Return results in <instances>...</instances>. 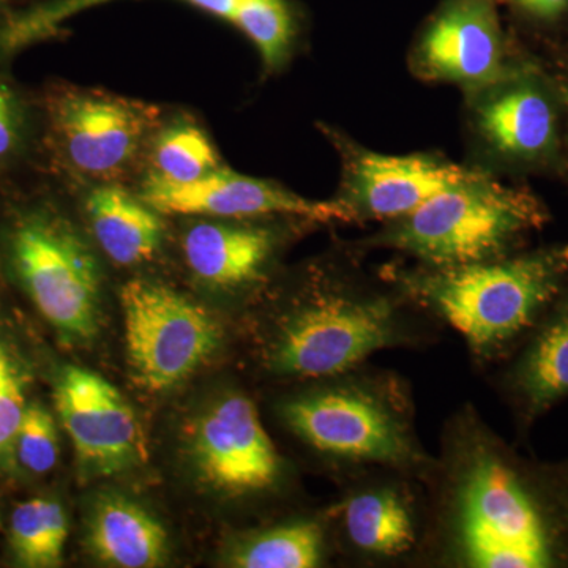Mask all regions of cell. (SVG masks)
I'll use <instances>...</instances> for the list:
<instances>
[{
  "mask_svg": "<svg viewBox=\"0 0 568 568\" xmlns=\"http://www.w3.org/2000/svg\"><path fill=\"white\" fill-rule=\"evenodd\" d=\"M556 48V55L549 62H544L549 77L558 91L560 108H562L564 129V178L568 181V41Z\"/></svg>",
  "mask_w": 568,
  "mask_h": 568,
  "instance_id": "4316f807",
  "label": "cell"
},
{
  "mask_svg": "<svg viewBox=\"0 0 568 568\" xmlns=\"http://www.w3.org/2000/svg\"><path fill=\"white\" fill-rule=\"evenodd\" d=\"M328 134L342 160V181L334 201L351 223L402 219L476 170L436 153L388 155L332 130Z\"/></svg>",
  "mask_w": 568,
  "mask_h": 568,
  "instance_id": "30bf717a",
  "label": "cell"
},
{
  "mask_svg": "<svg viewBox=\"0 0 568 568\" xmlns=\"http://www.w3.org/2000/svg\"><path fill=\"white\" fill-rule=\"evenodd\" d=\"M142 200L163 215L216 220L302 219L313 223H351L331 201H312L278 183L216 168L193 182L173 183L149 178Z\"/></svg>",
  "mask_w": 568,
  "mask_h": 568,
  "instance_id": "5bb4252c",
  "label": "cell"
},
{
  "mask_svg": "<svg viewBox=\"0 0 568 568\" xmlns=\"http://www.w3.org/2000/svg\"><path fill=\"white\" fill-rule=\"evenodd\" d=\"M159 121L151 104L93 89L62 92L52 122L74 171L112 183L136 162Z\"/></svg>",
  "mask_w": 568,
  "mask_h": 568,
  "instance_id": "4fadbf2b",
  "label": "cell"
},
{
  "mask_svg": "<svg viewBox=\"0 0 568 568\" xmlns=\"http://www.w3.org/2000/svg\"><path fill=\"white\" fill-rule=\"evenodd\" d=\"M88 544L100 562L118 568L160 567L170 552V538L162 523L140 504L119 495L93 500Z\"/></svg>",
  "mask_w": 568,
  "mask_h": 568,
  "instance_id": "d6986e66",
  "label": "cell"
},
{
  "mask_svg": "<svg viewBox=\"0 0 568 568\" xmlns=\"http://www.w3.org/2000/svg\"><path fill=\"white\" fill-rule=\"evenodd\" d=\"M114 0H52L11 18L0 28V51L13 52L50 37L81 11ZM234 24L261 58L278 59L294 47L301 13L294 0H182Z\"/></svg>",
  "mask_w": 568,
  "mask_h": 568,
  "instance_id": "2e32d148",
  "label": "cell"
},
{
  "mask_svg": "<svg viewBox=\"0 0 568 568\" xmlns=\"http://www.w3.org/2000/svg\"><path fill=\"white\" fill-rule=\"evenodd\" d=\"M54 402L85 477L118 476L148 462L140 418L104 377L65 366L55 379Z\"/></svg>",
  "mask_w": 568,
  "mask_h": 568,
  "instance_id": "7c38bea8",
  "label": "cell"
},
{
  "mask_svg": "<svg viewBox=\"0 0 568 568\" xmlns=\"http://www.w3.org/2000/svg\"><path fill=\"white\" fill-rule=\"evenodd\" d=\"M26 375L17 355L0 338V463L13 452L14 439L29 403Z\"/></svg>",
  "mask_w": 568,
  "mask_h": 568,
  "instance_id": "d4e9b609",
  "label": "cell"
},
{
  "mask_svg": "<svg viewBox=\"0 0 568 568\" xmlns=\"http://www.w3.org/2000/svg\"><path fill=\"white\" fill-rule=\"evenodd\" d=\"M514 353L499 387L517 424L530 428L568 396V286Z\"/></svg>",
  "mask_w": 568,
  "mask_h": 568,
  "instance_id": "ac0fdd59",
  "label": "cell"
},
{
  "mask_svg": "<svg viewBox=\"0 0 568 568\" xmlns=\"http://www.w3.org/2000/svg\"><path fill=\"white\" fill-rule=\"evenodd\" d=\"M11 272L40 315L69 345H88L102 320V268L77 227L59 213H21L7 233Z\"/></svg>",
  "mask_w": 568,
  "mask_h": 568,
  "instance_id": "8992f818",
  "label": "cell"
},
{
  "mask_svg": "<svg viewBox=\"0 0 568 568\" xmlns=\"http://www.w3.org/2000/svg\"><path fill=\"white\" fill-rule=\"evenodd\" d=\"M190 458L201 480L222 495H263L280 484L283 459L253 399L227 392L190 425Z\"/></svg>",
  "mask_w": 568,
  "mask_h": 568,
  "instance_id": "8fae6325",
  "label": "cell"
},
{
  "mask_svg": "<svg viewBox=\"0 0 568 568\" xmlns=\"http://www.w3.org/2000/svg\"><path fill=\"white\" fill-rule=\"evenodd\" d=\"M425 481L440 562L568 568V462L523 457L466 406L447 422Z\"/></svg>",
  "mask_w": 568,
  "mask_h": 568,
  "instance_id": "6da1fadb",
  "label": "cell"
},
{
  "mask_svg": "<svg viewBox=\"0 0 568 568\" xmlns=\"http://www.w3.org/2000/svg\"><path fill=\"white\" fill-rule=\"evenodd\" d=\"M410 476L386 470L355 481L335 517L346 548L364 562H394L422 548L429 526Z\"/></svg>",
  "mask_w": 568,
  "mask_h": 568,
  "instance_id": "9a60e30c",
  "label": "cell"
},
{
  "mask_svg": "<svg viewBox=\"0 0 568 568\" xmlns=\"http://www.w3.org/2000/svg\"><path fill=\"white\" fill-rule=\"evenodd\" d=\"M384 290L358 276L321 280L284 306L263 347L276 376L316 381L339 375L383 349L416 346L426 335L398 287Z\"/></svg>",
  "mask_w": 568,
  "mask_h": 568,
  "instance_id": "3957f363",
  "label": "cell"
},
{
  "mask_svg": "<svg viewBox=\"0 0 568 568\" xmlns=\"http://www.w3.org/2000/svg\"><path fill=\"white\" fill-rule=\"evenodd\" d=\"M467 100L470 134L491 173L564 178L562 108L544 62L526 54Z\"/></svg>",
  "mask_w": 568,
  "mask_h": 568,
  "instance_id": "52a82bcc",
  "label": "cell"
},
{
  "mask_svg": "<svg viewBox=\"0 0 568 568\" xmlns=\"http://www.w3.org/2000/svg\"><path fill=\"white\" fill-rule=\"evenodd\" d=\"M521 31L558 47L568 41V0H496Z\"/></svg>",
  "mask_w": 568,
  "mask_h": 568,
  "instance_id": "484cf974",
  "label": "cell"
},
{
  "mask_svg": "<svg viewBox=\"0 0 568 568\" xmlns=\"http://www.w3.org/2000/svg\"><path fill=\"white\" fill-rule=\"evenodd\" d=\"M388 282L487 365L514 353L568 286V242L459 267L399 268Z\"/></svg>",
  "mask_w": 568,
  "mask_h": 568,
  "instance_id": "7a4b0ae2",
  "label": "cell"
},
{
  "mask_svg": "<svg viewBox=\"0 0 568 568\" xmlns=\"http://www.w3.org/2000/svg\"><path fill=\"white\" fill-rule=\"evenodd\" d=\"M20 110L9 89L0 85V159H6L20 141Z\"/></svg>",
  "mask_w": 568,
  "mask_h": 568,
  "instance_id": "83f0119b",
  "label": "cell"
},
{
  "mask_svg": "<svg viewBox=\"0 0 568 568\" xmlns=\"http://www.w3.org/2000/svg\"><path fill=\"white\" fill-rule=\"evenodd\" d=\"M121 304L129 365L148 390L179 386L222 345L215 317L166 284L132 280L122 287Z\"/></svg>",
  "mask_w": 568,
  "mask_h": 568,
  "instance_id": "ba28073f",
  "label": "cell"
},
{
  "mask_svg": "<svg viewBox=\"0 0 568 568\" xmlns=\"http://www.w3.org/2000/svg\"><path fill=\"white\" fill-rule=\"evenodd\" d=\"M257 220H201L183 233L182 253L194 278L215 290L260 282L283 245L280 227Z\"/></svg>",
  "mask_w": 568,
  "mask_h": 568,
  "instance_id": "e0dca14e",
  "label": "cell"
},
{
  "mask_svg": "<svg viewBox=\"0 0 568 568\" xmlns=\"http://www.w3.org/2000/svg\"><path fill=\"white\" fill-rule=\"evenodd\" d=\"M327 551V534L316 519H294L254 530L235 541L227 566L237 568H315Z\"/></svg>",
  "mask_w": 568,
  "mask_h": 568,
  "instance_id": "44dd1931",
  "label": "cell"
},
{
  "mask_svg": "<svg viewBox=\"0 0 568 568\" xmlns=\"http://www.w3.org/2000/svg\"><path fill=\"white\" fill-rule=\"evenodd\" d=\"M280 414L317 454L353 469H388L426 480L435 458L418 439L413 396L402 377L365 364L323 377Z\"/></svg>",
  "mask_w": 568,
  "mask_h": 568,
  "instance_id": "277c9868",
  "label": "cell"
},
{
  "mask_svg": "<svg viewBox=\"0 0 568 568\" xmlns=\"http://www.w3.org/2000/svg\"><path fill=\"white\" fill-rule=\"evenodd\" d=\"M151 178L186 183L220 168L219 153L211 138L193 123H174L156 134L152 144Z\"/></svg>",
  "mask_w": 568,
  "mask_h": 568,
  "instance_id": "603a6c76",
  "label": "cell"
},
{
  "mask_svg": "<svg viewBox=\"0 0 568 568\" xmlns=\"http://www.w3.org/2000/svg\"><path fill=\"white\" fill-rule=\"evenodd\" d=\"M11 454L18 465L33 476L51 473L58 465V428L54 418L40 403L28 405Z\"/></svg>",
  "mask_w": 568,
  "mask_h": 568,
  "instance_id": "cb8c5ba5",
  "label": "cell"
},
{
  "mask_svg": "<svg viewBox=\"0 0 568 568\" xmlns=\"http://www.w3.org/2000/svg\"><path fill=\"white\" fill-rule=\"evenodd\" d=\"M549 222L544 201L523 185L474 170L365 242L416 257L425 267H459L519 252Z\"/></svg>",
  "mask_w": 568,
  "mask_h": 568,
  "instance_id": "5b68a950",
  "label": "cell"
},
{
  "mask_svg": "<svg viewBox=\"0 0 568 568\" xmlns=\"http://www.w3.org/2000/svg\"><path fill=\"white\" fill-rule=\"evenodd\" d=\"M85 213L97 245L122 267L149 263L163 244V213L114 183L89 193Z\"/></svg>",
  "mask_w": 568,
  "mask_h": 568,
  "instance_id": "ffe728a7",
  "label": "cell"
},
{
  "mask_svg": "<svg viewBox=\"0 0 568 568\" xmlns=\"http://www.w3.org/2000/svg\"><path fill=\"white\" fill-rule=\"evenodd\" d=\"M69 518L65 508L50 497H33L14 508L10 545L14 558L29 568L59 567L63 559Z\"/></svg>",
  "mask_w": 568,
  "mask_h": 568,
  "instance_id": "7402d4cb",
  "label": "cell"
},
{
  "mask_svg": "<svg viewBox=\"0 0 568 568\" xmlns=\"http://www.w3.org/2000/svg\"><path fill=\"white\" fill-rule=\"evenodd\" d=\"M521 51L496 0H439L416 33L407 65L417 80L458 85L469 95L514 70Z\"/></svg>",
  "mask_w": 568,
  "mask_h": 568,
  "instance_id": "9c48e42d",
  "label": "cell"
}]
</instances>
